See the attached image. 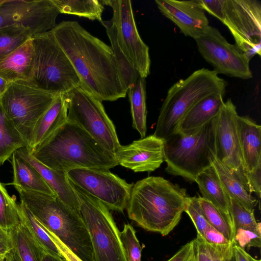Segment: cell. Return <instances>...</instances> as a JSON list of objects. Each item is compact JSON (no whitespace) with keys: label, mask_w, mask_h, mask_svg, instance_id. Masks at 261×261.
Listing matches in <instances>:
<instances>
[{"label":"cell","mask_w":261,"mask_h":261,"mask_svg":"<svg viewBox=\"0 0 261 261\" xmlns=\"http://www.w3.org/2000/svg\"><path fill=\"white\" fill-rule=\"evenodd\" d=\"M50 31L76 70L82 88L101 102L126 96L127 89L111 46L77 21H62Z\"/></svg>","instance_id":"obj_1"},{"label":"cell","mask_w":261,"mask_h":261,"mask_svg":"<svg viewBox=\"0 0 261 261\" xmlns=\"http://www.w3.org/2000/svg\"><path fill=\"white\" fill-rule=\"evenodd\" d=\"M189 197L179 185L149 176L134 184L126 209L142 228L166 236L180 221Z\"/></svg>","instance_id":"obj_2"},{"label":"cell","mask_w":261,"mask_h":261,"mask_svg":"<svg viewBox=\"0 0 261 261\" xmlns=\"http://www.w3.org/2000/svg\"><path fill=\"white\" fill-rule=\"evenodd\" d=\"M29 150L47 167L66 172L79 168L110 169L118 165L113 153L67 120L41 144Z\"/></svg>","instance_id":"obj_3"},{"label":"cell","mask_w":261,"mask_h":261,"mask_svg":"<svg viewBox=\"0 0 261 261\" xmlns=\"http://www.w3.org/2000/svg\"><path fill=\"white\" fill-rule=\"evenodd\" d=\"M16 190L20 201L38 221L80 261H94L90 237L79 213L57 196Z\"/></svg>","instance_id":"obj_4"},{"label":"cell","mask_w":261,"mask_h":261,"mask_svg":"<svg viewBox=\"0 0 261 261\" xmlns=\"http://www.w3.org/2000/svg\"><path fill=\"white\" fill-rule=\"evenodd\" d=\"M227 85L215 71L204 68L175 83L163 102L153 135L164 140L174 134L181 119L194 105L211 94L224 96Z\"/></svg>","instance_id":"obj_5"},{"label":"cell","mask_w":261,"mask_h":261,"mask_svg":"<svg viewBox=\"0 0 261 261\" xmlns=\"http://www.w3.org/2000/svg\"><path fill=\"white\" fill-rule=\"evenodd\" d=\"M34 62L30 82L55 95H65L81 86L70 60L51 31L32 36Z\"/></svg>","instance_id":"obj_6"},{"label":"cell","mask_w":261,"mask_h":261,"mask_svg":"<svg viewBox=\"0 0 261 261\" xmlns=\"http://www.w3.org/2000/svg\"><path fill=\"white\" fill-rule=\"evenodd\" d=\"M165 171L190 182L212 166L211 154L215 152L213 119L196 132L184 135L174 133L164 139Z\"/></svg>","instance_id":"obj_7"},{"label":"cell","mask_w":261,"mask_h":261,"mask_svg":"<svg viewBox=\"0 0 261 261\" xmlns=\"http://www.w3.org/2000/svg\"><path fill=\"white\" fill-rule=\"evenodd\" d=\"M225 25L236 45L250 60L261 55V4L257 0H197Z\"/></svg>","instance_id":"obj_8"},{"label":"cell","mask_w":261,"mask_h":261,"mask_svg":"<svg viewBox=\"0 0 261 261\" xmlns=\"http://www.w3.org/2000/svg\"><path fill=\"white\" fill-rule=\"evenodd\" d=\"M70 182L79 199V213L90 237L94 261H125L120 231L109 208Z\"/></svg>","instance_id":"obj_9"},{"label":"cell","mask_w":261,"mask_h":261,"mask_svg":"<svg viewBox=\"0 0 261 261\" xmlns=\"http://www.w3.org/2000/svg\"><path fill=\"white\" fill-rule=\"evenodd\" d=\"M237 109L231 99L224 102L213 119L215 154L243 184L250 194L260 197L261 176H253L244 166L239 142Z\"/></svg>","instance_id":"obj_10"},{"label":"cell","mask_w":261,"mask_h":261,"mask_svg":"<svg viewBox=\"0 0 261 261\" xmlns=\"http://www.w3.org/2000/svg\"><path fill=\"white\" fill-rule=\"evenodd\" d=\"M57 95L46 92L28 81L9 84L0 98L7 117L25 141L28 147L34 128Z\"/></svg>","instance_id":"obj_11"},{"label":"cell","mask_w":261,"mask_h":261,"mask_svg":"<svg viewBox=\"0 0 261 261\" xmlns=\"http://www.w3.org/2000/svg\"><path fill=\"white\" fill-rule=\"evenodd\" d=\"M64 95L67 105V121L77 124L114 154L121 145L102 102L81 86Z\"/></svg>","instance_id":"obj_12"},{"label":"cell","mask_w":261,"mask_h":261,"mask_svg":"<svg viewBox=\"0 0 261 261\" xmlns=\"http://www.w3.org/2000/svg\"><path fill=\"white\" fill-rule=\"evenodd\" d=\"M69 181L95 198L109 210L122 212L126 209L134 184L108 169L79 168L69 170Z\"/></svg>","instance_id":"obj_13"},{"label":"cell","mask_w":261,"mask_h":261,"mask_svg":"<svg viewBox=\"0 0 261 261\" xmlns=\"http://www.w3.org/2000/svg\"><path fill=\"white\" fill-rule=\"evenodd\" d=\"M113 10L111 22L116 29L117 42L140 77L150 74L151 61L148 46L141 39L134 19L130 0H101Z\"/></svg>","instance_id":"obj_14"},{"label":"cell","mask_w":261,"mask_h":261,"mask_svg":"<svg viewBox=\"0 0 261 261\" xmlns=\"http://www.w3.org/2000/svg\"><path fill=\"white\" fill-rule=\"evenodd\" d=\"M195 40L200 55L218 74L244 80L252 77L246 55L236 44L229 43L216 28L210 25Z\"/></svg>","instance_id":"obj_15"},{"label":"cell","mask_w":261,"mask_h":261,"mask_svg":"<svg viewBox=\"0 0 261 261\" xmlns=\"http://www.w3.org/2000/svg\"><path fill=\"white\" fill-rule=\"evenodd\" d=\"M60 14L51 0H5L0 5V29L22 25L33 34L53 29Z\"/></svg>","instance_id":"obj_16"},{"label":"cell","mask_w":261,"mask_h":261,"mask_svg":"<svg viewBox=\"0 0 261 261\" xmlns=\"http://www.w3.org/2000/svg\"><path fill=\"white\" fill-rule=\"evenodd\" d=\"M114 155L118 165L135 172L150 173L165 161L164 140L150 135L128 145H120Z\"/></svg>","instance_id":"obj_17"},{"label":"cell","mask_w":261,"mask_h":261,"mask_svg":"<svg viewBox=\"0 0 261 261\" xmlns=\"http://www.w3.org/2000/svg\"><path fill=\"white\" fill-rule=\"evenodd\" d=\"M155 2L161 13L186 36L195 40L202 36L210 27L205 11L197 0H155Z\"/></svg>","instance_id":"obj_18"},{"label":"cell","mask_w":261,"mask_h":261,"mask_svg":"<svg viewBox=\"0 0 261 261\" xmlns=\"http://www.w3.org/2000/svg\"><path fill=\"white\" fill-rule=\"evenodd\" d=\"M15 153L36 169L63 202L79 213V199L68 178L67 172L47 167L34 158L27 147L17 150Z\"/></svg>","instance_id":"obj_19"},{"label":"cell","mask_w":261,"mask_h":261,"mask_svg":"<svg viewBox=\"0 0 261 261\" xmlns=\"http://www.w3.org/2000/svg\"><path fill=\"white\" fill-rule=\"evenodd\" d=\"M237 126L246 169L253 176H261V126L250 118L239 115Z\"/></svg>","instance_id":"obj_20"},{"label":"cell","mask_w":261,"mask_h":261,"mask_svg":"<svg viewBox=\"0 0 261 261\" xmlns=\"http://www.w3.org/2000/svg\"><path fill=\"white\" fill-rule=\"evenodd\" d=\"M223 95L213 94L194 105L178 123L175 133L187 135L193 134L211 121L223 105Z\"/></svg>","instance_id":"obj_21"},{"label":"cell","mask_w":261,"mask_h":261,"mask_svg":"<svg viewBox=\"0 0 261 261\" xmlns=\"http://www.w3.org/2000/svg\"><path fill=\"white\" fill-rule=\"evenodd\" d=\"M34 62L32 37L16 49L0 59V76L8 83L30 82Z\"/></svg>","instance_id":"obj_22"},{"label":"cell","mask_w":261,"mask_h":261,"mask_svg":"<svg viewBox=\"0 0 261 261\" xmlns=\"http://www.w3.org/2000/svg\"><path fill=\"white\" fill-rule=\"evenodd\" d=\"M67 120V105L64 95H57L51 105L36 123L31 142V150L44 142Z\"/></svg>","instance_id":"obj_23"},{"label":"cell","mask_w":261,"mask_h":261,"mask_svg":"<svg viewBox=\"0 0 261 261\" xmlns=\"http://www.w3.org/2000/svg\"><path fill=\"white\" fill-rule=\"evenodd\" d=\"M194 182L198 185L201 197L214 205L233 226L230 214V198L213 167L212 166L199 173Z\"/></svg>","instance_id":"obj_24"},{"label":"cell","mask_w":261,"mask_h":261,"mask_svg":"<svg viewBox=\"0 0 261 261\" xmlns=\"http://www.w3.org/2000/svg\"><path fill=\"white\" fill-rule=\"evenodd\" d=\"M13 180L11 185L16 189L57 196L36 169L15 152L11 156Z\"/></svg>","instance_id":"obj_25"},{"label":"cell","mask_w":261,"mask_h":261,"mask_svg":"<svg viewBox=\"0 0 261 261\" xmlns=\"http://www.w3.org/2000/svg\"><path fill=\"white\" fill-rule=\"evenodd\" d=\"M211 154L212 166L215 170L225 191L230 198L250 212H254L257 200L250 194L229 168L216 156Z\"/></svg>","instance_id":"obj_26"},{"label":"cell","mask_w":261,"mask_h":261,"mask_svg":"<svg viewBox=\"0 0 261 261\" xmlns=\"http://www.w3.org/2000/svg\"><path fill=\"white\" fill-rule=\"evenodd\" d=\"M9 233L14 252L19 261H41L45 251L20 221Z\"/></svg>","instance_id":"obj_27"},{"label":"cell","mask_w":261,"mask_h":261,"mask_svg":"<svg viewBox=\"0 0 261 261\" xmlns=\"http://www.w3.org/2000/svg\"><path fill=\"white\" fill-rule=\"evenodd\" d=\"M127 94L130 104L132 126L138 132L141 138H144L147 130L145 79L140 77L136 83L127 89Z\"/></svg>","instance_id":"obj_28"},{"label":"cell","mask_w":261,"mask_h":261,"mask_svg":"<svg viewBox=\"0 0 261 261\" xmlns=\"http://www.w3.org/2000/svg\"><path fill=\"white\" fill-rule=\"evenodd\" d=\"M27 146L23 137L8 118L0 104V166L17 150Z\"/></svg>","instance_id":"obj_29"},{"label":"cell","mask_w":261,"mask_h":261,"mask_svg":"<svg viewBox=\"0 0 261 261\" xmlns=\"http://www.w3.org/2000/svg\"><path fill=\"white\" fill-rule=\"evenodd\" d=\"M101 23L106 28L119 75L127 90L140 76L119 46L114 24L111 21H102Z\"/></svg>","instance_id":"obj_30"},{"label":"cell","mask_w":261,"mask_h":261,"mask_svg":"<svg viewBox=\"0 0 261 261\" xmlns=\"http://www.w3.org/2000/svg\"><path fill=\"white\" fill-rule=\"evenodd\" d=\"M18 206L20 221L34 240L46 252L62 258L61 252L42 224L22 202Z\"/></svg>","instance_id":"obj_31"},{"label":"cell","mask_w":261,"mask_h":261,"mask_svg":"<svg viewBox=\"0 0 261 261\" xmlns=\"http://www.w3.org/2000/svg\"><path fill=\"white\" fill-rule=\"evenodd\" d=\"M60 13L71 14L102 22L105 7L98 0H51Z\"/></svg>","instance_id":"obj_32"},{"label":"cell","mask_w":261,"mask_h":261,"mask_svg":"<svg viewBox=\"0 0 261 261\" xmlns=\"http://www.w3.org/2000/svg\"><path fill=\"white\" fill-rule=\"evenodd\" d=\"M33 32L22 25L0 29V59L9 55L32 37Z\"/></svg>","instance_id":"obj_33"},{"label":"cell","mask_w":261,"mask_h":261,"mask_svg":"<svg viewBox=\"0 0 261 261\" xmlns=\"http://www.w3.org/2000/svg\"><path fill=\"white\" fill-rule=\"evenodd\" d=\"M20 222L18 204L14 195L10 196L0 182V226L9 231Z\"/></svg>","instance_id":"obj_34"},{"label":"cell","mask_w":261,"mask_h":261,"mask_svg":"<svg viewBox=\"0 0 261 261\" xmlns=\"http://www.w3.org/2000/svg\"><path fill=\"white\" fill-rule=\"evenodd\" d=\"M199 202L208 223L222 233L230 242H234V228L211 202L198 196Z\"/></svg>","instance_id":"obj_35"},{"label":"cell","mask_w":261,"mask_h":261,"mask_svg":"<svg viewBox=\"0 0 261 261\" xmlns=\"http://www.w3.org/2000/svg\"><path fill=\"white\" fill-rule=\"evenodd\" d=\"M230 214L233 225L237 229H249L261 233L260 223L257 222L254 212H250L230 198Z\"/></svg>","instance_id":"obj_36"},{"label":"cell","mask_w":261,"mask_h":261,"mask_svg":"<svg viewBox=\"0 0 261 261\" xmlns=\"http://www.w3.org/2000/svg\"><path fill=\"white\" fill-rule=\"evenodd\" d=\"M119 238L125 261H141L142 248L133 226L125 224Z\"/></svg>","instance_id":"obj_37"},{"label":"cell","mask_w":261,"mask_h":261,"mask_svg":"<svg viewBox=\"0 0 261 261\" xmlns=\"http://www.w3.org/2000/svg\"><path fill=\"white\" fill-rule=\"evenodd\" d=\"M190 217L197 232V235L202 237L203 233L208 225L198 197H189L185 211Z\"/></svg>","instance_id":"obj_38"},{"label":"cell","mask_w":261,"mask_h":261,"mask_svg":"<svg viewBox=\"0 0 261 261\" xmlns=\"http://www.w3.org/2000/svg\"><path fill=\"white\" fill-rule=\"evenodd\" d=\"M234 243L244 249L245 247L261 246V233L251 230L237 229L234 231Z\"/></svg>","instance_id":"obj_39"},{"label":"cell","mask_w":261,"mask_h":261,"mask_svg":"<svg viewBox=\"0 0 261 261\" xmlns=\"http://www.w3.org/2000/svg\"><path fill=\"white\" fill-rule=\"evenodd\" d=\"M234 243L224 245L207 243V245L215 261H235L233 251Z\"/></svg>","instance_id":"obj_40"},{"label":"cell","mask_w":261,"mask_h":261,"mask_svg":"<svg viewBox=\"0 0 261 261\" xmlns=\"http://www.w3.org/2000/svg\"><path fill=\"white\" fill-rule=\"evenodd\" d=\"M192 241L196 261H215L202 237L197 235Z\"/></svg>","instance_id":"obj_41"},{"label":"cell","mask_w":261,"mask_h":261,"mask_svg":"<svg viewBox=\"0 0 261 261\" xmlns=\"http://www.w3.org/2000/svg\"><path fill=\"white\" fill-rule=\"evenodd\" d=\"M202 238L207 243L210 244L224 245L232 243L210 224L205 229Z\"/></svg>","instance_id":"obj_42"},{"label":"cell","mask_w":261,"mask_h":261,"mask_svg":"<svg viewBox=\"0 0 261 261\" xmlns=\"http://www.w3.org/2000/svg\"><path fill=\"white\" fill-rule=\"evenodd\" d=\"M167 261H196L192 240L182 246Z\"/></svg>","instance_id":"obj_43"},{"label":"cell","mask_w":261,"mask_h":261,"mask_svg":"<svg viewBox=\"0 0 261 261\" xmlns=\"http://www.w3.org/2000/svg\"><path fill=\"white\" fill-rule=\"evenodd\" d=\"M12 248L9 231L0 226V254H7L12 251Z\"/></svg>","instance_id":"obj_44"},{"label":"cell","mask_w":261,"mask_h":261,"mask_svg":"<svg viewBox=\"0 0 261 261\" xmlns=\"http://www.w3.org/2000/svg\"><path fill=\"white\" fill-rule=\"evenodd\" d=\"M233 251L235 261H261L260 259L253 258L235 243L233 246Z\"/></svg>","instance_id":"obj_45"},{"label":"cell","mask_w":261,"mask_h":261,"mask_svg":"<svg viewBox=\"0 0 261 261\" xmlns=\"http://www.w3.org/2000/svg\"><path fill=\"white\" fill-rule=\"evenodd\" d=\"M41 261H63L62 258L53 256L46 252H44Z\"/></svg>","instance_id":"obj_46"},{"label":"cell","mask_w":261,"mask_h":261,"mask_svg":"<svg viewBox=\"0 0 261 261\" xmlns=\"http://www.w3.org/2000/svg\"><path fill=\"white\" fill-rule=\"evenodd\" d=\"M9 84L7 81L0 76V98L6 91Z\"/></svg>","instance_id":"obj_47"},{"label":"cell","mask_w":261,"mask_h":261,"mask_svg":"<svg viewBox=\"0 0 261 261\" xmlns=\"http://www.w3.org/2000/svg\"><path fill=\"white\" fill-rule=\"evenodd\" d=\"M9 261H19L16 255L12 250L9 254Z\"/></svg>","instance_id":"obj_48"},{"label":"cell","mask_w":261,"mask_h":261,"mask_svg":"<svg viewBox=\"0 0 261 261\" xmlns=\"http://www.w3.org/2000/svg\"><path fill=\"white\" fill-rule=\"evenodd\" d=\"M5 0H0V5L2 4Z\"/></svg>","instance_id":"obj_49"},{"label":"cell","mask_w":261,"mask_h":261,"mask_svg":"<svg viewBox=\"0 0 261 261\" xmlns=\"http://www.w3.org/2000/svg\"><path fill=\"white\" fill-rule=\"evenodd\" d=\"M62 258L63 261H68L66 259L64 258Z\"/></svg>","instance_id":"obj_50"},{"label":"cell","mask_w":261,"mask_h":261,"mask_svg":"<svg viewBox=\"0 0 261 261\" xmlns=\"http://www.w3.org/2000/svg\"><path fill=\"white\" fill-rule=\"evenodd\" d=\"M8 261H9V256H8Z\"/></svg>","instance_id":"obj_51"}]
</instances>
